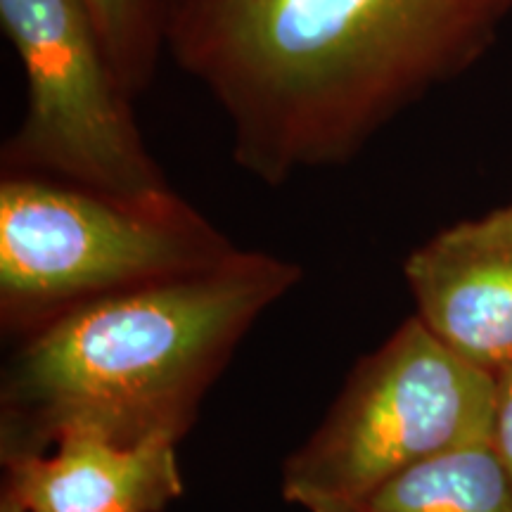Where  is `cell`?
<instances>
[{"label":"cell","instance_id":"cell-1","mask_svg":"<svg viewBox=\"0 0 512 512\" xmlns=\"http://www.w3.org/2000/svg\"><path fill=\"white\" fill-rule=\"evenodd\" d=\"M510 15L512 0H181L166 53L219 105L233 162L280 188L356 159Z\"/></svg>","mask_w":512,"mask_h":512},{"label":"cell","instance_id":"cell-2","mask_svg":"<svg viewBox=\"0 0 512 512\" xmlns=\"http://www.w3.org/2000/svg\"><path fill=\"white\" fill-rule=\"evenodd\" d=\"M302 280L256 249L183 278L95 299L17 339L0 375V460L67 434L181 439L254 323Z\"/></svg>","mask_w":512,"mask_h":512},{"label":"cell","instance_id":"cell-3","mask_svg":"<svg viewBox=\"0 0 512 512\" xmlns=\"http://www.w3.org/2000/svg\"><path fill=\"white\" fill-rule=\"evenodd\" d=\"M238 252L178 192L136 202L3 174L0 328L22 339L76 306L209 271Z\"/></svg>","mask_w":512,"mask_h":512},{"label":"cell","instance_id":"cell-4","mask_svg":"<svg viewBox=\"0 0 512 512\" xmlns=\"http://www.w3.org/2000/svg\"><path fill=\"white\" fill-rule=\"evenodd\" d=\"M496 375L465 361L418 316L351 370L283 465V498L306 512H356L375 491L441 453L489 441Z\"/></svg>","mask_w":512,"mask_h":512},{"label":"cell","instance_id":"cell-5","mask_svg":"<svg viewBox=\"0 0 512 512\" xmlns=\"http://www.w3.org/2000/svg\"><path fill=\"white\" fill-rule=\"evenodd\" d=\"M0 24L24 72V114L0 152L3 174L136 202L174 195L83 0H0Z\"/></svg>","mask_w":512,"mask_h":512},{"label":"cell","instance_id":"cell-6","mask_svg":"<svg viewBox=\"0 0 512 512\" xmlns=\"http://www.w3.org/2000/svg\"><path fill=\"white\" fill-rule=\"evenodd\" d=\"M415 316L465 361H512V202L453 223L403 261Z\"/></svg>","mask_w":512,"mask_h":512},{"label":"cell","instance_id":"cell-7","mask_svg":"<svg viewBox=\"0 0 512 512\" xmlns=\"http://www.w3.org/2000/svg\"><path fill=\"white\" fill-rule=\"evenodd\" d=\"M176 448L67 434L41 456L5 463L3 486L27 512H164L185 491Z\"/></svg>","mask_w":512,"mask_h":512},{"label":"cell","instance_id":"cell-8","mask_svg":"<svg viewBox=\"0 0 512 512\" xmlns=\"http://www.w3.org/2000/svg\"><path fill=\"white\" fill-rule=\"evenodd\" d=\"M356 512H512V477L491 439L479 441L403 472Z\"/></svg>","mask_w":512,"mask_h":512},{"label":"cell","instance_id":"cell-9","mask_svg":"<svg viewBox=\"0 0 512 512\" xmlns=\"http://www.w3.org/2000/svg\"><path fill=\"white\" fill-rule=\"evenodd\" d=\"M131 98L143 95L166 53L181 0H83Z\"/></svg>","mask_w":512,"mask_h":512},{"label":"cell","instance_id":"cell-10","mask_svg":"<svg viewBox=\"0 0 512 512\" xmlns=\"http://www.w3.org/2000/svg\"><path fill=\"white\" fill-rule=\"evenodd\" d=\"M491 444L512 477V361L496 373V403Z\"/></svg>","mask_w":512,"mask_h":512},{"label":"cell","instance_id":"cell-11","mask_svg":"<svg viewBox=\"0 0 512 512\" xmlns=\"http://www.w3.org/2000/svg\"><path fill=\"white\" fill-rule=\"evenodd\" d=\"M0 512H27L22 501L12 494L8 486H3V494H0Z\"/></svg>","mask_w":512,"mask_h":512}]
</instances>
